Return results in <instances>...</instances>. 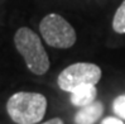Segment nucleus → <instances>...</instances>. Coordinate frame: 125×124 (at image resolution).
<instances>
[{
  "label": "nucleus",
  "instance_id": "1",
  "mask_svg": "<svg viewBox=\"0 0 125 124\" xmlns=\"http://www.w3.org/2000/svg\"><path fill=\"white\" fill-rule=\"evenodd\" d=\"M47 98L35 91H18L6 101V112L15 124H38L47 112Z\"/></svg>",
  "mask_w": 125,
  "mask_h": 124
},
{
  "label": "nucleus",
  "instance_id": "2",
  "mask_svg": "<svg viewBox=\"0 0 125 124\" xmlns=\"http://www.w3.org/2000/svg\"><path fill=\"white\" fill-rule=\"evenodd\" d=\"M14 45L32 74L37 76L47 74L51 66L49 57L41 37L34 31L28 27L19 28L14 34Z\"/></svg>",
  "mask_w": 125,
  "mask_h": 124
},
{
  "label": "nucleus",
  "instance_id": "3",
  "mask_svg": "<svg viewBox=\"0 0 125 124\" xmlns=\"http://www.w3.org/2000/svg\"><path fill=\"white\" fill-rule=\"evenodd\" d=\"M39 32L48 46L67 49L76 43V31L68 20L57 13H49L41 20Z\"/></svg>",
  "mask_w": 125,
  "mask_h": 124
},
{
  "label": "nucleus",
  "instance_id": "4",
  "mask_svg": "<svg viewBox=\"0 0 125 124\" xmlns=\"http://www.w3.org/2000/svg\"><path fill=\"white\" fill-rule=\"evenodd\" d=\"M102 76V71L96 63L75 62L67 66L58 75V87L66 92H72L83 85H96Z\"/></svg>",
  "mask_w": 125,
  "mask_h": 124
},
{
  "label": "nucleus",
  "instance_id": "5",
  "mask_svg": "<svg viewBox=\"0 0 125 124\" xmlns=\"http://www.w3.org/2000/svg\"><path fill=\"white\" fill-rule=\"evenodd\" d=\"M105 106L100 100L94 101L92 104L80 108V110L75 115L76 124H95L104 114Z\"/></svg>",
  "mask_w": 125,
  "mask_h": 124
},
{
  "label": "nucleus",
  "instance_id": "6",
  "mask_svg": "<svg viewBox=\"0 0 125 124\" xmlns=\"http://www.w3.org/2000/svg\"><path fill=\"white\" fill-rule=\"evenodd\" d=\"M71 103L77 108H82L92 104L97 100V89L96 85H83L75 89L71 92Z\"/></svg>",
  "mask_w": 125,
  "mask_h": 124
},
{
  "label": "nucleus",
  "instance_id": "7",
  "mask_svg": "<svg viewBox=\"0 0 125 124\" xmlns=\"http://www.w3.org/2000/svg\"><path fill=\"white\" fill-rule=\"evenodd\" d=\"M113 29L117 34H125V0L115 11L113 18Z\"/></svg>",
  "mask_w": 125,
  "mask_h": 124
},
{
  "label": "nucleus",
  "instance_id": "8",
  "mask_svg": "<svg viewBox=\"0 0 125 124\" xmlns=\"http://www.w3.org/2000/svg\"><path fill=\"white\" fill-rule=\"evenodd\" d=\"M113 110L116 116L125 120V94L117 95L113 101Z\"/></svg>",
  "mask_w": 125,
  "mask_h": 124
},
{
  "label": "nucleus",
  "instance_id": "9",
  "mask_svg": "<svg viewBox=\"0 0 125 124\" xmlns=\"http://www.w3.org/2000/svg\"><path fill=\"white\" fill-rule=\"evenodd\" d=\"M100 124H125V123L119 116H106L101 120Z\"/></svg>",
  "mask_w": 125,
  "mask_h": 124
},
{
  "label": "nucleus",
  "instance_id": "10",
  "mask_svg": "<svg viewBox=\"0 0 125 124\" xmlns=\"http://www.w3.org/2000/svg\"><path fill=\"white\" fill-rule=\"evenodd\" d=\"M38 124H64V122L61 118H52V119L46 120V122H41Z\"/></svg>",
  "mask_w": 125,
  "mask_h": 124
}]
</instances>
